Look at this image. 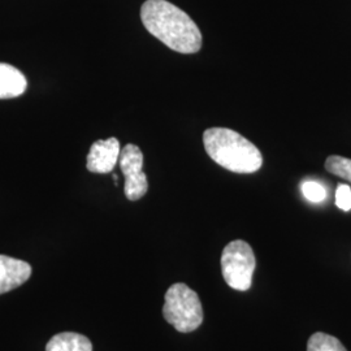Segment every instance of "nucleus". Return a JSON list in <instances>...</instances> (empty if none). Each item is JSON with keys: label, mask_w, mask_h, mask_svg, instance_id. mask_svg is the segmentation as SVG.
<instances>
[{"label": "nucleus", "mask_w": 351, "mask_h": 351, "mask_svg": "<svg viewBox=\"0 0 351 351\" xmlns=\"http://www.w3.org/2000/svg\"><path fill=\"white\" fill-rule=\"evenodd\" d=\"M141 19L147 32L171 50L180 53L201 50L199 27L175 4L167 0H147L141 8Z\"/></svg>", "instance_id": "f257e3e1"}, {"label": "nucleus", "mask_w": 351, "mask_h": 351, "mask_svg": "<svg viewBox=\"0 0 351 351\" xmlns=\"http://www.w3.org/2000/svg\"><path fill=\"white\" fill-rule=\"evenodd\" d=\"M203 143L213 162L230 172L254 173L263 165L259 149L232 129H207L203 134Z\"/></svg>", "instance_id": "f03ea898"}, {"label": "nucleus", "mask_w": 351, "mask_h": 351, "mask_svg": "<svg viewBox=\"0 0 351 351\" xmlns=\"http://www.w3.org/2000/svg\"><path fill=\"white\" fill-rule=\"evenodd\" d=\"M163 316L181 333H190L203 323V308L198 294L182 282L173 284L164 297Z\"/></svg>", "instance_id": "7ed1b4c3"}, {"label": "nucleus", "mask_w": 351, "mask_h": 351, "mask_svg": "<svg viewBox=\"0 0 351 351\" xmlns=\"http://www.w3.org/2000/svg\"><path fill=\"white\" fill-rule=\"evenodd\" d=\"M255 267V255L247 242L237 239L226 245L221 255V272L230 288L239 291L249 290Z\"/></svg>", "instance_id": "20e7f679"}, {"label": "nucleus", "mask_w": 351, "mask_h": 351, "mask_svg": "<svg viewBox=\"0 0 351 351\" xmlns=\"http://www.w3.org/2000/svg\"><path fill=\"white\" fill-rule=\"evenodd\" d=\"M119 164L125 177L126 198L129 201H138L146 195L149 190L147 177L143 172V154L138 146L129 143L121 150Z\"/></svg>", "instance_id": "39448f33"}, {"label": "nucleus", "mask_w": 351, "mask_h": 351, "mask_svg": "<svg viewBox=\"0 0 351 351\" xmlns=\"http://www.w3.org/2000/svg\"><path fill=\"white\" fill-rule=\"evenodd\" d=\"M120 154L119 139H99L90 147L86 168L93 173H110L119 163Z\"/></svg>", "instance_id": "423d86ee"}, {"label": "nucleus", "mask_w": 351, "mask_h": 351, "mask_svg": "<svg viewBox=\"0 0 351 351\" xmlns=\"http://www.w3.org/2000/svg\"><path fill=\"white\" fill-rule=\"evenodd\" d=\"M32 265L16 258L0 255V294L21 287L32 276Z\"/></svg>", "instance_id": "0eeeda50"}, {"label": "nucleus", "mask_w": 351, "mask_h": 351, "mask_svg": "<svg viewBox=\"0 0 351 351\" xmlns=\"http://www.w3.org/2000/svg\"><path fill=\"white\" fill-rule=\"evenodd\" d=\"M27 81L23 72L10 64L0 63V99H12L23 95Z\"/></svg>", "instance_id": "6e6552de"}, {"label": "nucleus", "mask_w": 351, "mask_h": 351, "mask_svg": "<svg viewBox=\"0 0 351 351\" xmlns=\"http://www.w3.org/2000/svg\"><path fill=\"white\" fill-rule=\"evenodd\" d=\"M46 351H93L91 341L75 332L55 335L46 345Z\"/></svg>", "instance_id": "1a4fd4ad"}, {"label": "nucleus", "mask_w": 351, "mask_h": 351, "mask_svg": "<svg viewBox=\"0 0 351 351\" xmlns=\"http://www.w3.org/2000/svg\"><path fill=\"white\" fill-rule=\"evenodd\" d=\"M307 351H348L339 339L323 332L314 333L307 342Z\"/></svg>", "instance_id": "9d476101"}, {"label": "nucleus", "mask_w": 351, "mask_h": 351, "mask_svg": "<svg viewBox=\"0 0 351 351\" xmlns=\"http://www.w3.org/2000/svg\"><path fill=\"white\" fill-rule=\"evenodd\" d=\"M326 169L329 173L339 176L348 182H351V159L337 155L329 156L326 159Z\"/></svg>", "instance_id": "9b49d317"}, {"label": "nucleus", "mask_w": 351, "mask_h": 351, "mask_svg": "<svg viewBox=\"0 0 351 351\" xmlns=\"http://www.w3.org/2000/svg\"><path fill=\"white\" fill-rule=\"evenodd\" d=\"M301 190L303 197L307 201L313 202V203H320L326 198V188L316 181L307 180V181L302 182Z\"/></svg>", "instance_id": "f8f14e48"}, {"label": "nucleus", "mask_w": 351, "mask_h": 351, "mask_svg": "<svg viewBox=\"0 0 351 351\" xmlns=\"http://www.w3.org/2000/svg\"><path fill=\"white\" fill-rule=\"evenodd\" d=\"M336 206L342 211L351 210V188L349 185L341 184L336 190Z\"/></svg>", "instance_id": "ddd939ff"}]
</instances>
